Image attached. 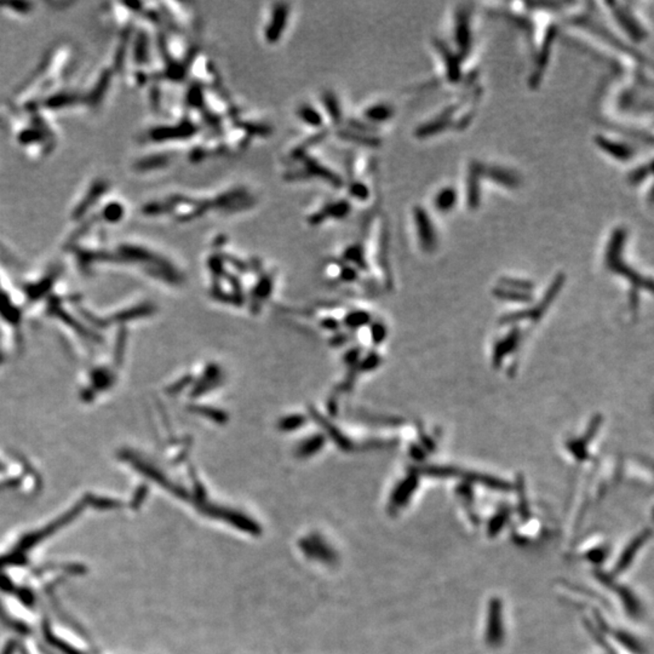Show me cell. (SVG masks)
I'll return each instance as SVG.
<instances>
[{
    "label": "cell",
    "mask_w": 654,
    "mask_h": 654,
    "mask_svg": "<svg viewBox=\"0 0 654 654\" xmlns=\"http://www.w3.org/2000/svg\"><path fill=\"white\" fill-rule=\"evenodd\" d=\"M418 474L438 477V479H459L465 484H480L482 487L492 489V491H499V492H508L513 489V484L501 477L482 474V472H472V470H464L459 468L448 467V465L447 467L446 465H430V467L422 468Z\"/></svg>",
    "instance_id": "obj_1"
},
{
    "label": "cell",
    "mask_w": 654,
    "mask_h": 654,
    "mask_svg": "<svg viewBox=\"0 0 654 654\" xmlns=\"http://www.w3.org/2000/svg\"><path fill=\"white\" fill-rule=\"evenodd\" d=\"M625 237H626V232L622 228H618L612 234L611 240L608 244L607 257H606L607 267L611 269L612 272L626 278L633 284V291L635 292H638L637 291L638 289H645L652 292V289H653L652 279H647L646 276L637 274L636 270H634L633 268L622 262V250L624 246Z\"/></svg>",
    "instance_id": "obj_2"
},
{
    "label": "cell",
    "mask_w": 654,
    "mask_h": 654,
    "mask_svg": "<svg viewBox=\"0 0 654 654\" xmlns=\"http://www.w3.org/2000/svg\"><path fill=\"white\" fill-rule=\"evenodd\" d=\"M506 638L503 602L499 597H492L487 605L486 625H484V642L491 648H498L503 645Z\"/></svg>",
    "instance_id": "obj_3"
},
{
    "label": "cell",
    "mask_w": 654,
    "mask_h": 654,
    "mask_svg": "<svg viewBox=\"0 0 654 654\" xmlns=\"http://www.w3.org/2000/svg\"><path fill=\"white\" fill-rule=\"evenodd\" d=\"M602 421L603 418L601 415H596V416L593 417V420L589 423V427H588L585 433L583 434L582 438L572 439L566 444V448L569 450L571 455L573 456L574 458L577 459L578 462H584L589 457L588 447L599 433Z\"/></svg>",
    "instance_id": "obj_4"
},
{
    "label": "cell",
    "mask_w": 654,
    "mask_h": 654,
    "mask_svg": "<svg viewBox=\"0 0 654 654\" xmlns=\"http://www.w3.org/2000/svg\"><path fill=\"white\" fill-rule=\"evenodd\" d=\"M650 535H652V531H650V528L643 530L629 542L628 545L625 547L624 550L620 554L619 559L617 561L612 577H618L620 574L624 573L625 571L633 565L635 557H637L638 552L643 548V545L648 542Z\"/></svg>",
    "instance_id": "obj_5"
},
{
    "label": "cell",
    "mask_w": 654,
    "mask_h": 654,
    "mask_svg": "<svg viewBox=\"0 0 654 654\" xmlns=\"http://www.w3.org/2000/svg\"><path fill=\"white\" fill-rule=\"evenodd\" d=\"M290 8L287 4H275L273 6L268 23L264 27V39L269 44H275L280 40L285 27L289 21Z\"/></svg>",
    "instance_id": "obj_6"
},
{
    "label": "cell",
    "mask_w": 654,
    "mask_h": 654,
    "mask_svg": "<svg viewBox=\"0 0 654 654\" xmlns=\"http://www.w3.org/2000/svg\"><path fill=\"white\" fill-rule=\"evenodd\" d=\"M564 284H565V275L564 274H557L550 286H549V289L544 293L542 299L535 306L530 307L528 309H525V311H526V320H531L535 323L540 321L542 316L548 311L549 308L555 301V298L560 293Z\"/></svg>",
    "instance_id": "obj_7"
},
{
    "label": "cell",
    "mask_w": 654,
    "mask_h": 654,
    "mask_svg": "<svg viewBox=\"0 0 654 654\" xmlns=\"http://www.w3.org/2000/svg\"><path fill=\"white\" fill-rule=\"evenodd\" d=\"M417 234L423 249L427 251L434 250L438 244V237L434 228L433 222L430 221L428 213L424 208H417L415 210Z\"/></svg>",
    "instance_id": "obj_8"
},
{
    "label": "cell",
    "mask_w": 654,
    "mask_h": 654,
    "mask_svg": "<svg viewBox=\"0 0 654 654\" xmlns=\"http://www.w3.org/2000/svg\"><path fill=\"white\" fill-rule=\"evenodd\" d=\"M420 484V474L411 472L404 481H401L396 491L393 493L391 499V506L394 510L401 509L408 504L413 493L416 492Z\"/></svg>",
    "instance_id": "obj_9"
},
{
    "label": "cell",
    "mask_w": 654,
    "mask_h": 654,
    "mask_svg": "<svg viewBox=\"0 0 654 654\" xmlns=\"http://www.w3.org/2000/svg\"><path fill=\"white\" fill-rule=\"evenodd\" d=\"M520 340H521V331L518 327H514L513 330H510L506 336L498 340L493 348L492 362L494 367H499L501 362H504V359L518 348Z\"/></svg>",
    "instance_id": "obj_10"
},
{
    "label": "cell",
    "mask_w": 654,
    "mask_h": 654,
    "mask_svg": "<svg viewBox=\"0 0 654 654\" xmlns=\"http://www.w3.org/2000/svg\"><path fill=\"white\" fill-rule=\"evenodd\" d=\"M595 141L599 145V148L602 149L605 153L610 154L611 157H614L617 160H620V162H628L634 157V153H635L633 147L622 143V142L610 140L606 137L597 136L595 138Z\"/></svg>",
    "instance_id": "obj_11"
},
{
    "label": "cell",
    "mask_w": 654,
    "mask_h": 654,
    "mask_svg": "<svg viewBox=\"0 0 654 654\" xmlns=\"http://www.w3.org/2000/svg\"><path fill=\"white\" fill-rule=\"evenodd\" d=\"M614 589H616L617 594H618L620 602L628 612L629 616L633 617V618L641 616V602H640V600L637 599L636 595L634 594V591L629 589L628 586L624 585H614Z\"/></svg>",
    "instance_id": "obj_12"
},
{
    "label": "cell",
    "mask_w": 654,
    "mask_h": 654,
    "mask_svg": "<svg viewBox=\"0 0 654 654\" xmlns=\"http://www.w3.org/2000/svg\"><path fill=\"white\" fill-rule=\"evenodd\" d=\"M311 411V416L314 417V420L320 423V425H323V429L326 430L327 434L330 435V438L336 442L338 447H340L342 450L349 451L353 448V445H352V441L349 440L348 438H345L343 434L340 433V429H337L336 427L330 423V422L325 420L323 416H320L319 412H316L315 410H310Z\"/></svg>",
    "instance_id": "obj_13"
},
{
    "label": "cell",
    "mask_w": 654,
    "mask_h": 654,
    "mask_svg": "<svg viewBox=\"0 0 654 654\" xmlns=\"http://www.w3.org/2000/svg\"><path fill=\"white\" fill-rule=\"evenodd\" d=\"M614 15L618 18L620 26L623 27L633 38H635V40H641L643 38V35H643V30L635 21L636 18H634L631 13L624 11L623 9H617V11H614Z\"/></svg>",
    "instance_id": "obj_14"
},
{
    "label": "cell",
    "mask_w": 654,
    "mask_h": 654,
    "mask_svg": "<svg viewBox=\"0 0 654 654\" xmlns=\"http://www.w3.org/2000/svg\"><path fill=\"white\" fill-rule=\"evenodd\" d=\"M612 636L614 637L616 641L622 647L626 648L630 653L646 654L645 647H643L641 642L638 641L636 636H634L633 634L626 633L623 630H617V631L612 633Z\"/></svg>",
    "instance_id": "obj_15"
},
{
    "label": "cell",
    "mask_w": 654,
    "mask_h": 654,
    "mask_svg": "<svg viewBox=\"0 0 654 654\" xmlns=\"http://www.w3.org/2000/svg\"><path fill=\"white\" fill-rule=\"evenodd\" d=\"M457 200H458V194L455 188H444L439 191L438 196H435V208H438L440 213H448L450 210L455 208Z\"/></svg>",
    "instance_id": "obj_16"
},
{
    "label": "cell",
    "mask_w": 654,
    "mask_h": 654,
    "mask_svg": "<svg viewBox=\"0 0 654 654\" xmlns=\"http://www.w3.org/2000/svg\"><path fill=\"white\" fill-rule=\"evenodd\" d=\"M362 115H364L362 118H365L371 123H384L393 117V108L386 103H379V105H374L367 108Z\"/></svg>",
    "instance_id": "obj_17"
},
{
    "label": "cell",
    "mask_w": 654,
    "mask_h": 654,
    "mask_svg": "<svg viewBox=\"0 0 654 654\" xmlns=\"http://www.w3.org/2000/svg\"><path fill=\"white\" fill-rule=\"evenodd\" d=\"M493 295L499 299L514 302V303H530L533 299L531 293L520 292V291H515V290L506 289L503 286H498V287L493 290Z\"/></svg>",
    "instance_id": "obj_18"
},
{
    "label": "cell",
    "mask_w": 654,
    "mask_h": 654,
    "mask_svg": "<svg viewBox=\"0 0 654 654\" xmlns=\"http://www.w3.org/2000/svg\"><path fill=\"white\" fill-rule=\"evenodd\" d=\"M323 444H325V438H323V435H313L311 438L302 442L297 448L296 455L298 457H302V458L310 457V456L318 453L319 451L323 448Z\"/></svg>",
    "instance_id": "obj_19"
},
{
    "label": "cell",
    "mask_w": 654,
    "mask_h": 654,
    "mask_svg": "<svg viewBox=\"0 0 654 654\" xmlns=\"http://www.w3.org/2000/svg\"><path fill=\"white\" fill-rule=\"evenodd\" d=\"M220 379H221V371H220V369H218L217 366H210V367H208V370L205 371L204 376H203V379H201L199 384H198L194 394H196V396L204 394L205 391H210L213 384L220 381Z\"/></svg>",
    "instance_id": "obj_20"
},
{
    "label": "cell",
    "mask_w": 654,
    "mask_h": 654,
    "mask_svg": "<svg viewBox=\"0 0 654 654\" xmlns=\"http://www.w3.org/2000/svg\"><path fill=\"white\" fill-rule=\"evenodd\" d=\"M509 518L510 510L506 506H503V508L498 510L494 516L491 518L489 526H487V535H489V537H496L498 532H501L503 527L506 526V521Z\"/></svg>",
    "instance_id": "obj_21"
},
{
    "label": "cell",
    "mask_w": 654,
    "mask_h": 654,
    "mask_svg": "<svg viewBox=\"0 0 654 654\" xmlns=\"http://www.w3.org/2000/svg\"><path fill=\"white\" fill-rule=\"evenodd\" d=\"M499 285L506 289L515 290L520 292L531 293L532 290L535 289V284L531 281L521 280V279H515V278H501Z\"/></svg>",
    "instance_id": "obj_22"
},
{
    "label": "cell",
    "mask_w": 654,
    "mask_h": 654,
    "mask_svg": "<svg viewBox=\"0 0 654 654\" xmlns=\"http://www.w3.org/2000/svg\"><path fill=\"white\" fill-rule=\"evenodd\" d=\"M515 486L518 489V499L520 515H521L523 520H526V518H530L531 514H530V506H528V501H527L526 492H525V486H523V480L521 476H518Z\"/></svg>",
    "instance_id": "obj_23"
},
{
    "label": "cell",
    "mask_w": 654,
    "mask_h": 654,
    "mask_svg": "<svg viewBox=\"0 0 654 654\" xmlns=\"http://www.w3.org/2000/svg\"><path fill=\"white\" fill-rule=\"evenodd\" d=\"M370 321V314H367L366 311H353V313L347 315V318L345 319V325L350 327V328H359V327L366 326Z\"/></svg>",
    "instance_id": "obj_24"
},
{
    "label": "cell",
    "mask_w": 654,
    "mask_h": 654,
    "mask_svg": "<svg viewBox=\"0 0 654 654\" xmlns=\"http://www.w3.org/2000/svg\"><path fill=\"white\" fill-rule=\"evenodd\" d=\"M298 114H299V118H301L303 123L310 124L313 126L314 125L319 126L320 124L323 123L321 115L319 114V112L311 106H302L301 109L298 111Z\"/></svg>",
    "instance_id": "obj_25"
},
{
    "label": "cell",
    "mask_w": 654,
    "mask_h": 654,
    "mask_svg": "<svg viewBox=\"0 0 654 654\" xmlns=\"http://www.w3.org/2000/svg\"><path fill=\"white\" fill-rule=\"evenodd\" d=\"M304 423H306L304 417L301 415H292V416L285 417L279 422V429L283 432H292V430L299 429Z\"/></svg>",
    "instance_id": "obj_26"
},
{
    "label": "cell",
    "mask_w": 654,
    "mask_h": 654,
    "mask_svg": "<svg viewBox=\"0 0 654 654\" xmlns=\"http://www.w3.org/2000/svg\"><path fill=\"white\" fill-rule=\"evenodd\" d=\"M272 287H273L272 279H270L269 276H266V278H263L262 280L259 281L258 284H257V286H256V289H255L256 299H258V301H261V299H264V298H267L268 296L270 295V292H272Z\"/></svg>",
    "instance_id": "obj_27"
},
{
    "label": "cell",
    "mask_w": 654,
    "mask_h": 654,
    "mask_svg": "<svg viewBox=\"0 0 654 654\" xmlns=\"http://www.w3.org/2000/svg\"><path fill=\"white\" fill-rule=\"evenodd\" d=\"M196 411H198V413H201V415H204L205 417H208L210 420L217 422V423H223V422L227 421V416H225V413L222 412V411H220V410L203 408H198Z\"/></svg>",
    "instance_id": "obj_28"
},
{
    "label": "cell",
    "mask_w": 654,
    "mask_h": 654,
    "mask_svg": "<svg viewBox=\"0 0 654 654\" xmlns=\"http://www.w3.org/2000/svg\"><path fill=\"white\" fill-rule=\"evenodd\" d=\"M371 336H372V342H374L376 345H379V343H382L383 340H386L387 328L383 323H374L372 328H371Z\"/></svg>",
    "instance_id": "obj_29"
},
{
    "label": "cell",
    "mask_w": 654,
    "mask_h": 654,
    "mask_svg": "<svg viewBox=\"0 0 654 654\" xmlns=\"http://www.w3.org/2000/svg\"><path fill=\"white\" fill-rule=\"evenodd\" d=\"M379 364H381V357H379V355H377V354L372 353L362 362V365H360V370L372 371L374 370Z\"/></svg>",
    "instance_id": "obj_30"
},
{
    "label": "cell",
    "mask_w": 654,
    "mask_h": 654,
    "mask_svg": "<svg viewBox=\"0 0 654 654\" xmlns=\"http://www.w3.org/2000/svg\"><path fill=\"white\" fill-rule=\"evenodd\" d=\"M650 165L641 167V169H637V170H634L631 174H630V181H631V183L641 182V181L646 179L647 174H650Z\"/></svg>",
    "instance_id": "obj_31"
},
{
    "label": "cell",
    "mask_w": 654,
    "mask_h": 654,
    "mask_svg": "<svg viewBox=\"0 0 654 654\" xmlns=\"http://www.w3.org/2000/svg\"><path fill=\"white\" fill-rule=\"evenodd\" d=\"M606 557H607V550H605L603 548H595L588 552V559L593 561L594 564L600 562V561L602 560V559H605Z\"/></svg>",
    "instance_id": "obj_32"
},
{
    "label": "cell",
    "mask_w": 654,
    "mask_h": 654,
    "mask_svg": "<svg viewBox=\"0 0 654 654\" xmlns=\"http://www.w3.org/2000/svg\"><path fill=\"white\" fill-rule=\"evenodd\" d=\"M410 455L412 457L413 459L416 460H423L427 456V452H425L424 448L421 446V445H412L411 448H410Z\"/></svg>",
    "instance_id": "obj_33"
},
{
    "label": "cell",
    "mask_w": 654,
    "mask_h": 654,
    "mask_svg": "<svg viewBox=\"0 0 654 654\" xmlns=\"http://www.w3.org/2000/svg\"><path fill=\"white\" fill-rule=\"evenodd\" d=\"M323 325L327 327V328H330V330H335V328L338 327V323H337L335 320H332V319H326V320L323 321Z\"/></svg>",
    "instance_id": "obj_34"
}]
</instances>
